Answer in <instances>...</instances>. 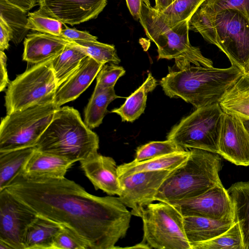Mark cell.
Segmentation results:
<instances>
[{"mask_svg":"<svg viewBox=\"0 0 249 249\" xmlns=\"http://www.w3.org/2000/svg\"><path fill=\"white\" fill-rule=\"evenodd\" d=\"M157 82L151 72L142 85L126 99L120 107L114 108L111 112L120 115L123 122H133L144 112L146 107L147 93L153 91Z\"/></svg>","mask_w":249,"mask_h":249,"instance_id":"cell-25","label":"cell"},{"mask_svg":"<svg viewBox=\"0 0 249 249\" xmlns=\"http://www.w3.org/2000/svg\"><path fill=\"white\" fill-rule=\"evenodd\" d=\"M185 151L173 141H153L137 148L133 161H142L173 153Z\"/></svg>","mask_w":249,"mask_h":249,"instance_id":"cell-33","label":"cell"},{"mask_svg":"<svg viewBox=\"0 0 249 249\" xmlns=\"http://www.w3.org/2000/svg\"><path fill=\"white\" fill-rule=\"evenodd\" d=\"M37 216L5 189L0 190V249H24L26 231Z\"/></svg>","mask_w":249,"mask_h":249,"instance_id":"cell-11","label":"cell"},{"mask_svg":"<svg viewBox=\"0 0 249 249\" xmlns=\"http://www.w3.org/2000/svg\"><path fill=\"white\" fill-rule=\"evenodd\" d=\"M36 214L65 226L90 249L118 248L132 213L119 197L88 193L65 177L34 178L21 170L5 187Z\"/></svg>","mask_w":249,"mask_h":249,"instance_id":"cell-1","label":"cell"},{"mask_svg":"<svg viewBox=\"0 0 249 249\" xmlns=\"http://www.w3.org/2000/svg\"><path fill=\"white\" fill-rule=\"evenodd\" d=\"M224 114L219 103L196 108L171 129L167 139L185 150L197 148L218 154Z\"/></svg>","mask_w":249,"mask_h":249,"instance_id":"cell-8","label":"cell"},{"mask_svg":"<svg viewBox=\"0 0 249 249\" xmlns=\"http://www.w3.org/2000/svg\"><path fill=\"white\" fill-rule=\"evenodd\" d=\"M87 245L77 235L63 226L56 236L53 249H87Z\"/></svg>","mask_w":249,"mask_h":249,"instance_id":"cell-37","label":"cell"},{"mask_svg":"<svg viewBox=\"0 0 249 249\" xmlns=\"http://www.w3.org/2000/svg\"><path fill=\"white\" fill-rule=\"evenodd\" d=\"M63 28L59 37L69 41L76 40L97 41V37L86 31H82L65 27Z\"/></svg>","mask_w":249,"mask_h":249,"instance_id":"cell-38","label":"cell"},{"mask_svg":"<svg viewBox=\"0 0 249 249\" xmlns=\"http://www.w3.org/2000/svg\"><path fill=\"white\" fill-rule=\"evenodd\" d=\"M173 170L144 171L120 177L119 198L131 209L132 215L141 217L144 208L155 201L159 189Z\"/></svg>","mask_w":249,"mask_h":249,"instance_id":"cell-12","label":"cell"},{"mask_svg":"<svg viewBox=\"0 0 249 249\" xmlns=\"http://www.w3.org/2000/svg\"><path fill=\"white\" fill-rule=\"evenodd\" d=\"M104 65L88 56L57 89L53 103L58 107L75 100L91 84Z\"/></svg>","mask_w":249,"mask_h":249,"instance_id":"cell-17","label":"cell"},{"mask_svg":"<svg viewBox=\"0 0 249 249\" xmlns=\"http://www.w3.org/2000/svg\"><path fill=\"white\" fill-rule=\"evenodd\" d=\"M144 2L148 5H151L149 0H142Z\"/></svg>","mask_w":249,"mask_h":249,"instance_id":"cell-46","label":"cell"},{"mask_svg":"<svg viewBox=\"0 0 249 249\" xmlns=\"http://www.w3.org/2000/svg\"><path fill=\"white\" fill-rule=\"evenodd\" d=\"M190 150L177 152L147 160L125 163L118 166L119 177L144 171L173 170L188 158Z\"/></svg>","mask_w":249,"mask_h":249,"instance_id":"cell-23","label":"cell"},{"mask_svg":"<svg viewBox=\"0 0 249 249\" xmlns=\"http://www.w3.org/2000/svg\"><path fill=\"white\" fill-rule=\"evenodd\" d=\"M130 14L136 20H139L142 7V0H126Z\"/></svg>","mask_w":249,"mask_h":249,"instance_id":"cell-41","label":"cell"},{"mask_svg":"<svg viewBox=\"0 0 249 249\" xmlns=\"http://www.w3.org/2000/svg\"><path fill=\"white\" fill-rule=\"evenodd\" d=\"M10 4L19 8L23 11L27 12L33 8L37 0H6Z\"/></svg>","mask_w":249,"mask_h":249,"instance_id":"cell-42","label":"cell"},{"mask_svg":"<svg viewBox=\"0 0 249 249\" xmlns=\"http://www.w3.org/2000/svg\"><path fill=\"white\" fill-rule=\"evenodd\" d=\"M71 42L82 48L88 56L104 65L107 63L117 65L121 62L113 45L105 44L98 41L76 40Z\"/></svg>","mask_w":249,"mask_h":249,"instance_id":"cell-32","label":"cell"},{"mask_svg":"<svg viewBox=\"0 0 249 249\" xmlns=\"http://www.w3.org/2000/svg\"><path fill=\"white\" fill-rule=\"evenodd\" d=\"M70 42L40 32L28 34L24 41L23 60L35 64L53 60Z\"/></svg>","mask_w":249,"mask_h":249,"instance_id":"cell-18","label":"cell"},{"mask_svg":"<svg viewBox=\"0 0 249 249\" xmlns=\"http://www.w3.org/2000/svg\"><path fill=\"white\" fill-rule=\"evenodd\" d=\"M199 7L211 13L226 9L237 10L249 19V0H206Z\"/></svg>","mask_w":249,"mask_h":249,"instance_id":"cell-35","label":"cell"},{"mask_svg":"<svg viewBox=\"0 0 249 249\" xmlns=\"http://www.w3.org/2000/svg\"><path fill=\"white\" fill-rule=\"evenodd\" d=\"M0 28V50L4 51L9 47V42L13 38V33L11 28L1 18Z\"/></svg>","mask_w":249,"mask_h":249,"instance_id":"cell-39","label":"cell"},{"mask_svg":"<svg viewBox=\"0 0 249 249\" xmlns=\"http://www.w3.org/2000/svg\"><path fill=\"white\" fill-rule=\"evenodd\" d=\"M74 162L35 149L25 163L22 172L30 178H62Z\"/></svg>","mask_w":249,"mask_h":249,"instance_id":"cell-19","label":"cell"},{"mask_svg":"<svg viewBox=\"0 0 249 249\" xmlns=\"http://www.w3.org/2000/svg\"><path fill=\"white\" fill-rule=\"evenodd\" d=\"M121 98L114 87L105 90L94 89L84 111V123L90 129L98 127L107 112V107L114 100Z\"/></svg>","mask_w":249,"mask_h":249,"instance_id":"cell-28","label":"cell"},{"mask_svg":"<svg viewBox=\"0 0 249 249\" xmlns=\"http://www.w3.org/2000/svg\"><path fill=\"white\" fill-rule=\"evenodd\" d=\"M218 154L237 165H249V132L239 117L224 113Z\"/></svg>","mask_w":249,"mask_h":249,"instance_id":"cell-15","label":"cell"},{"mask_svg":"<svg viewBox=\"0 0 249 249\" xmlns=\"http://www.w3.org/2000/svg\"><path fill=\"white\" fill-rule=\"evenodd\" d=\"M26 13L6 0H0V18L11 28L13 33L12 41L16 45L22 41L29 30L27 27L28 15Z\"/></svg>","mask_w":249,"mask_h":249,"instance_id":"cell-29","label":"cell"},{"mask_svg":"<svg viewBox=\"0 0 249 249\" xmlns=\"http://www.w3.org/2000/svg\"><path fill=\"white\" fill-rule=\"evenodd\" d=\"M189 20L170 26L157 10L142 0L139 21L147 37L156 45L159 59H174L178 70L191 66L213 67V61L203 56L199 48L190 44Z\"/></svg>","mask_w":249,"mask_h":249,"instance_id":"cell-6","label":"cell"},{"mask_svg":"<svg viewBox=\"0 0 249 249\" xmlns=\"http://www.w3.org/2000/svg\"><path fill=\"white\" fill-rule=\"evenodd\" d=\"M63 226L38 215L27 228L24 249H53L55 239Z\"/></svg>","mask_w":249,"mask_h":249,"instance_id":"cell-22","label":"cell"},{"mask_svg":"<svg viewBox=\"0 0 249 249\" xmlns=\"http://www.w3.org/2000/svg\"><path fill=\"white\" fill-rule=\"evenodd\" d=\"M52 61L34 65L8 84L5 96L7 114L53 102L58 87Z\"/></svg>","mask_w":249,"mask_h":249,"instance_id":"cell-7","label":"cell"},{"mask_svg":"<svg viewBox=\"0 0 249 249\" xmlns=\"http://www.w3.org/2000/svg\"><path fill=\"white\" fill-rule=\"evenodd\" d=\"M191 249H244L243 239L238 222L227 231L212 239L190 244Z\"/></svg>","mask_w":249,"mask_h":249,"instance_id":"cell-30","label":"cell"},{"mask_svg":"<svg viewBox=\"0 0 249 249\" xmlns=\"http://www.w3.org/2000/svg\"><path fill=\"white\" fill-rule=\"evenodd\" d=\"M35 147L75 162L98 153L99 139L82 121L77 110L65 106L56 110Z\"/></svg>","mask_w":249,"mask_h":249,"instance_id":"cell-4","label":"cell"},{"mask_svg":"<svg viewBox=\"0 0 249 249\" xmlns=\"http://www.w3.org/2000/svg\"><path fill=\"white\" fill-rule=\"evenodd\" d=\"M184 216L221 219L234 217L233 206L223 184L217 185L194 198L170 203Z\"/></svg>","mask_w":249,"mask_h":249,"instance_id":"cell-13","label":"cell"},{"mask_svg":"<svg viewBox=\"0 0 249 249\" xmlns=\"http://www.w3.org/2000/svg\"><path fill=\"white\" fill-rule=\"evenodd\" d=\"M227 191L233 206L234 222L240 227L244 249H249V181L236 182Z\"/></svg>","mask_w":249,"mask_h":249,"instance_id":"cell-24","label":"cell"},{"mask_svg":"<svg viewBox=\"0 0 249 249\" xmlns=\"http://www.w3.org/2000/svg\"><path fill=\"white\" fill-rule=\"evenodd\" d=\"M219 104L224 113L249 120V71L227 90Z\"/></svg>","mask_w":249,"mask_h":249,"instance_id":"cell-21","label":"cell"},{"mask_svg":"<svg viewBox=\"0 0 249 249\" xmlns=\"http://www.w3.org/2000/svg\"><path fill=\"white\" fill-rule=\"evenodd\" d=\"M7 56L0 51V91H2L9 84L6 68Z\"/></svg>","mask_w":249,"mask_h":249,"instance_id":"cell-40","label":"cell"},{"mask_svg":"<svg viewBox=\"0 0 249 249\" xmlns=\"http://www.w3.org/2000/svg\"><path fill=\"white\" fill-rule=\"evenodd\" d=\"M128 248H134V249H151L150 247L146 244L143 242H141L138 244L134 245L131 247H128Z\"/></svg>","mask_w":249,"mask_h":249,"instance_id":"cell-44","label":"cell"},{"mask_svg":"<svg viewBox=\"0 0 249 249\" xmlns=\"http://www.w3.org/2000/svg\"><path fill=\"white\" fill-rule=\"evenodd\" d=\"M62 24L59 20L44 15L39 9L28 14L27 27L29 30L60 36Z\"/></svg>","mask_w":249,"mask_h":249,"instance_id":"cell-34","label":"cell"},{"mask_svg":"<svg viewBox=\"0 0 249 249\" xmlns=\"http://www.w3.org/2000/svg\"><path fill=\"white\" fill-rule=\"evenodd\" d=\"M244 73L232 65L228 68L191 66L170 71L160 84L167 96L180 98L196 109L219 103Z\"/></svg>","mask_w":249,"mask_h":249,"instance_id":"cell-2","label":"cell"},{"mask_svg":"<svg viewBox=\"0 0 249 249\" xmlns=\"http://www.w3.org/2000/svg\"><path fill=\"white\" fill-rule=\"evenodd\" d=\"M189 27L216 46L231 65L249 71V19L242 13L234 9L211 13L199 7L189 18Z\"/></svg>","mask_w":249,"mask_h":249,"instance_id":"cell-3","label":"cell"},{"mask_svg":"<svg viewBox=\"0 0 249 249\" xmlns=\"http://www.w3.org/2000/svg\"><path fill=\"white\" fill-rule=\"evenodd\" d=\"M243 120V123H244L245 127H246V128L249 132V120Z\"/></svg>","mask_w":249,"mask_h":249,"instance_id":"cell-45","label":"cell"},{"mask_svg":"<svg viewBox=\"0 0 249 249\" xmlns=\"http://www.w3.org/2000/svg\"><path fill=\"white\" fill-rule=\"evenodd\" d=\"M125 72L123 67L117 64H105L96 76V85L94 89L105 90L114 87L117 81Z\"/></svg>","mask_w":249,"mask_h":249,"instance_id":"cell-36","label":"cell"},{"mask_svg":"<svg viewBox=\"0 0 249 249\" xmlns=\"http://www.w3.org/2000/svg\"><path fill=\"white\" fill-rule=\"evenodd\" d=\"M88 56L79 46L70 42L63 52L52 60V68L58 87L79 67Z\"/></svg>","mask_w":249,"mask_h":249,"instance_id":"cell-26","label":"cell"},{"mask_svg":"<svg viewBox=\"0 0 249 249\" xmlns=\"http://www.w3.org/2000/svg\"><path fill=\"white\" fill-rule=\"evenodd\" d=\"M59 107L51 102L7 114L0 125V152L35 146Z\"/></svg>","mask_w":249,"mask_h":249,"instance_id":"cell-9","label":"cell"},{"mask_svg":"<svg viewBox=\"0 0 249 249\" xmlns=\"http://www.w3.org/2000/svg\"><path fill=\"white\" fill-rule=\"evenodd\" d=\"M36 149L35 146L0 152V190L23 168Z\"/></svg>","mask_w":249,"mask_h":249,"instance_id":"cell-27","label":"cell"},{"mask_svg":"<svg viewBox=\"0 0 249 249\" xmlns=\"http://www.w3.org/2000/svg\"><path fill=\"white\" fill-rule=\"evenodd\" d=\"M206 0H176L159 14L167 25L172 26L189 19L196 10Z\"/></svg>","mask_w":249,"mask_h":249,"instance_id":"cell-31","label":"cell"},{"mask_svg":"<svg viewBox=\"0 0 249 249\" xmlns=\"http://www.w3.org/2000/svg\"><path fill=\"white\" fill-rule=\"evenodd\" d=\"M219 154L200 149H190L187 159L165 178L155 201L173 203L200 196L217 185L221 169Z\"/></svg>","mask_w":249,"mask_h":249,"instance_id":"cell-5","label":"cell"},{"mask_svg":"<svg viewBox=\"0 0 249 249\" xmlns=\"http://www.w3.org/2000/svg\"><path fill=\"white\" fill-rule=\"evenodd\" d=\"M39 10L63 24H79L96 18L107 0H38Z\"/></svg>","mask_w":249,"mask_h":249,"instance_id":"cell-14","label":"cell"},{"mask_svg":"<svg viewBox=\"0 0 249 249\" xmlns=\"http://www.w3.org/2000/svg\"><path fill=\"white\" fill-rule=\"evenodd\" d=\"M80 163L82 170L95 190L100 189L110 196L120 195L121 184L118 166L113 158L97 153Z\"/></svg>","mask_w":249,"mask_h":249,"instance_id":"cell-16","label":"cell"},{"mask_svg":"<svg viewBox=\"0 0 249 249\" xmlns=\"http://www.w3.org/2000/svg\"><path fill=\"white\" fill-rule=\"evenodd\" d=\"M176 0H155L154 8L159 12H162L170 5Z\"/></svg>","mask_w":249,"mask_h":249,"instance_id":"cell-43","label":"cell"},{"mask_svg":"<svg viewBox=\"0 0 249 249\" xmlns=\"http://www.w3.org/2000/svg\"><path fill=\"white\" fill-rule=\"evenodd\" d=\"M142 242L158 249H191L184 228L183 216L174 205L163 202L144 208Z\"/></svg>","mask_w":249,"mask_h":249,"instance_id":"cell-10","label":"cell"},{"mask_svg":"<svg viewBox=\"0 0 249 249\" xmlns=\"http://www.w3.org/2000/svg\"><path fill=\"white\" fill-rule=\"evenodd\" d=\"M234 223V217L217 219L196 216H183L184 231L190 244L215 238L229 230Z\"/></svg>","mask_w":249,"mask_h":249,"instance_id":"cell-20","label":"cell"}]
</instances>
